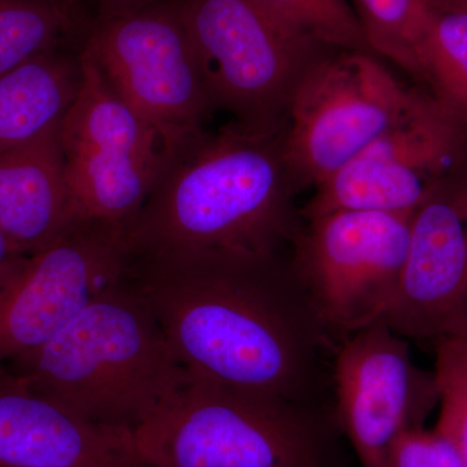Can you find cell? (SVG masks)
<instances>
[{
	"label": "cell",
	"mask_w": 467,
	"mask_h": 467,
	"mask_svg": "<svg viewBox=\"0 0 467 467\" xmlns=\"http://www.w3.org/2000/svg\"><path fill=\"white\" fill-rule=\"evenodd\" d=\"M370 52L337 50L301 78L284 122L285 160L301 192L315 190L431 99Z\"/></svg>",
	"instance_id": "5"
},
{
	"label": "cell",
	"mask_w": 467,
	"mask_h": 467,
	"mask_svg": "<svg viewBox=\"0 0 467 467\" xmlns=\"http://www.w3.org/2000/svg\"><path fill=\"white\" fill-rule=\"evenodd\" d=\"M155 0H92L95 5L94 18H109L130 14L137 9L150 5Z\"/></svg>",
	"instance_id": "23"
},
{
	"label": "cell",
	"mask_w": 467,
	"mask_h": 467,
	"mask_svg": "<svg viewBox=\"0 0 467 467\" xmlns=\"http://www.w3.org/2000/svg\"><path fill=\"white\" fill-rule=\"evenodd\" d=\"M279 24L333 50L371 52L347 0H254Z\"/></svg>",
	"instance_id": "20"
},
{
	"label": "cell",
	"mask_w": 467,
	"mask_h": 467,
	"mask_svg": "<svg viewBox=\"0 0 467 467\" xmlns=\"http://www.w3.org/2000/svg\"><path fill=\"white\" fill-rule=\"evenodd\" d=\"M333 382L337 426L361 467H389L396 439L439 405L434 371L417 367L408 339L382 321L340 340Z\"/></svg>",
	"instance_id": "12"
},
{
	"label": "cell",
	"mask_w": 467,
	"mask_h": 467,
	"mask_svg": "<svg viewBox=\"0 0 467 467\" xmlns=\"http://www.w3.org/2000/svg\"><path fill=\"white\" fill-rule=\"evenodd\" d=\"M467 165V121L435 95L313 190L301 220L334 211L413 213Z\"/></svg>",
	"instance_id": "11"
},
{
	"label": "cell",
	"mask_w": 467,
	"mask_h": 467,
	"mask_svg": "<svg viewBox=\"0 0 467 467\" xmlns=\"http://www.w3.org/2000/svg\"><path fill=\"white\" fill-rule=\"evenodd\" d=\"M133 432L88 422L0 365V467H124Z\"/></svg>",
	"instance_id": "14"
},
{
	"label": "cell",
	"mask_w": 467,
	"mask_h": 467,
	"mask_svg": "<svg viewBox=\"0 0 467 467\" xmlns=\"http://www.w3.org/2000/svg\"><path fill=\"white\" fill-rule=\"evenodd\" d=\"M126 275L192 376L316 405L333 335L290 257L212 251L129 254Z\"/></svg>",
	"instance_id": "1"
},
{
	"label": "cell",
	"mask_w": 467,
	"mask_h": 467,
	"mask_svg": "<svg viewBox=\"0 0 467 467\" xmlns=\"http://www.w3.org/2000/svg\"><path fill=\"white\" fill-rule=\"evenodd\" d=\"M380 321L405 339L467 337V165L413 212L400 282Z\"/></svg>",
	"instance_id": "13"
},
{
	"label": "cell",
	"mask_w": 467,
	"mask_h": 467,
	"mask_svg": "<svg viewBox=\"0 0 467 467\" xmlns=\"http://www.w3.org/2000/svg\"><path fill=\"white\" fill-rule=\"evenodd\" d=\"M60 122L0 155V233L21 256L47 250L88 221L67 178Z\"/></svg>",
	"instance_id": "15"
},
{
	"label": "cell",
	"mask_w": 467,
	"mask_h": 467,
	"mask_svg": "<svg viewBox=\"0 0 467 467\" xmlns=\"http://www.w3.org/2000/svg\"><path fill=\"white\" fill-rule=\"evenodd\" d=\"M439 418L436 429L447 435L467 467V337L435 343Z\"/></svg>",
	"instance_id": "21"
},
{
	"label": "cell",
	"mask_w": 467,
	"mask_h": 467,
	"mask_svg": "<svg viewBox=\"0 0 467 467\" xmlns=\"http://www.w3.org/2000/svg\"><path fill=\"white\" fill-rule=\"evenodd\" d=\"M124 467H156L153 465H150V463L147 462V461H144L140 459V456L135 457L133 461H130V462L126 463Z\"/></svg>",
	"instance_id": "26"
},
{
	"label": "cell",
	"mask_w": 467,
	"mask_h": 467,
	"mask_svg": "<svg viewBox=\"0 0 467 467\" xmlns=\"http://www.w3.org/2000/svg\"><path fill=\"white\" fill-rule=\"evenodd\" d=\"M5 365L76 416L130 432L190 377L126 272L47 343Z\"/></svg>",
	"instance_id": "3"
},
{
	"label": "cell",
	"mask_w": 467,
	"mask_h": 467,
	"mask_svg": "<svg viewBox=\"0 0 467 467\" xmlns=\"http://www.w3.org/2000/svg\"><path fill=\"white\" fill-rule=\"evenodd\" d=\"M21 254H18L11 244L7 242L2 233H0V279L8 275L15 266L17 265L18 261L23 259Z\"/></svg>",
	"instance_id": "24"
},
{
	"label": "cell",
	"mask_w": 467,
	"mask_h": 467,
	"mask_svg": "<svg viewBox=\"0 0 467 467\" xmlns=\"http://www.w3.org/2000/svg\"><path fill=\"white\" fill-rule=\"evenodd\" d=\"M81 81V47L47 52L0 77V155L60 122Z\"/></svg>",
	"instance_id": "16"
},
{
	"label": "cell",
	"mask_w": 467,
	"mask_h": 467,
	"mask_svg": "<svg viewBox=\"0 0 467 467\" xmlns=\"http://www.w3.org/2000/svg\"><path fill=\"white\" fill-rule=\"evenodd\" d=\"M81 60V86L58 129L67 178L88 221L128 227L158 182L167 150L82 48Z\"/></svg>",
	"instance_id": "9"
},
{
	"label": "cell",
	"mask_w": 467,
	"mask_h": 467,
	"mask_svg": "<svg viewBox=\"0 0 467 467\" xmlns=\"http://www.w3.org/2000/svg\"><path fill=\"white\" fill-rule=\"evenodd\" d=\"M126 227L88 221L0 279V365L47 343L125 275Z\"/></svg>",
	"instance_id": "10"
},
{
	"label": "cell",
	"mask_w": 467,
	"mask_h": 467,
	"mask_svg": "<svg viewBox=\"0 0 467 467\" xmlns=\"http://www.w3.org/2000/svg\"><path fill=\"white\" fill-rule=\"evenodd\" d=\"M156 467H327L316 405L189 379L133 431Z\"/></svg>",
	"instance_id": "4"
},
{
	"label": "cell",
	"mask_w": 467,
	"mask_h": 467,
	"mask_svg": "<svg viewBox=\"0 0 467 467\" xmlns=\"http://www.w3.org/2000/svg\"><path fill=\"white\" fill-rule=\"evenodd\" d=\"M352 2L371 52L423 82V43L432 15L427 0Z\"/></svg>",
	"instance_id": "18"
},
{
	"label": "cell",
	"mask_w": 467,
	"mask_h": 467,
	"mask_svg": "<svg viewBox=\"0 0 467 467\" xmlns=\"http://www.w3.org/2000/svg\"><path fill=\"white\" fill-rule=\"evenodd\" d=\"M389 467H466L460 451L441 430L425 426L402 432L393 442Z\"/></svg>",
	"instance_id": "22"
},
{
	"label": "cell",
	"mask_w": 467,
	"mask_h": 467,
	"mask_svg": "<svg viewBox=\"0 0 467 467\" xmlns=\"http://www.w3.org/2000/svg\"><path fill=\"white\" fill-rule=\"evenodd\" d=\"M205 88L234 121L284 125L310 67L337 51L292 32L254 0H181Z\"/></svg>",
	"instance_id": "7"
},
{
	"label": "cell",
	"mask_w": 467,
	"mask_h": 467,
	"mask_svg": "<svg viewBox=\"0 0 467 467\" xmlns=\"http://www.w3.org/2000/svg\"><path fill=\"white\" fill-rule=\"evenodd\" d=\"M301 190L285 155L284 125L232 121L168 156L150 198L126 227L130 256L177 252L285 254L301 225Z\"/></svg>",
	"instance_id": "2"
},
{
	"label": "cell",
	"mask_w": 467,
	"mask_h": 467,
	"mask_svg": "<svg viewBox=\"0 0 467 467\" xmlns=\"http://www.w3.org/2000/svg\"><path fill=\"white\" fill-rule=\"evenodd\" d=\"M81 48L159 134L168 156L207 130L216 109L181 0H155L121 16L92 18Z\"/></svg>",
	"instance_id": "6"
},
{
	"label": "cell",
	"mask_w": 467,
	"mask_h": 467,
	"mask_svg": "<svg viewBox=\"0 0 467 467\" xmlns=\"http://www.w3.org/2000/svg\"><path fill=\"white\" fill-rule=\"evenodd\" d=\"M423 82L467 121V12H435L422 50Z\"/></svg>",
	"instance_id": "19"
},
{
	"label": "cell",
	"mask_w": 467,
	"mask_h": 467,
	"mask_svg": "<svg viewBox=\"0 0 467 467\" xmlns=\"http://www.w3.org/2000/svg\"><path fill=\"white\" fill-rule=\"evenodd\" d=\"M435 12H467V0H427Z\"/></svg>",
	"instance_id": "25"
},
{
	"label": "cell",
	"mask_w": 467,
	"mask_h": 467,
	"mask_svg": "<svg viewBox=\"0 0 467 467\" xmlns=\"http://www.w3.org/2000/svg\"><path fill=\"white\" fill-rule=\"evenodd\" d=\"M82 0H0V77L47 52L81 47Z\"/></svg>",
	"instance_id": "17"
},
{
	"label": "cell",
	"mask_w": 467,
	"mask_h": 467,
	"mask_svg": "<svg viewBox=\"0 0 467 467\" xmlns=\"http://www.w3.org/2000/svg\"><path fill=\"white\" fill-rule=\"evenodd\" d=\"M411 216L344 209L303 220L290 263L334 337L383 318L407 259Z\"/></svg>",
	"instance_id": "8"
}]
</instances>
